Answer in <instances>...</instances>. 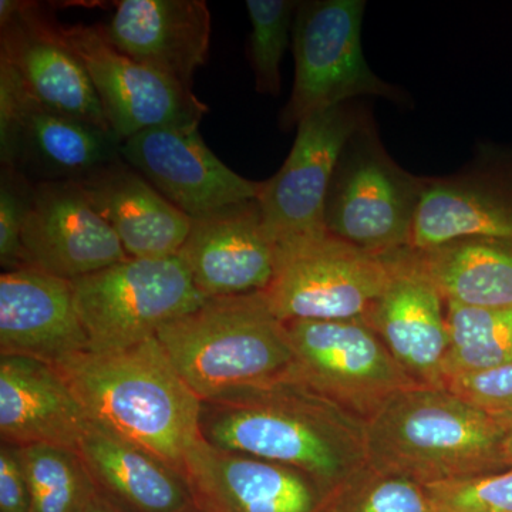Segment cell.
<instances>
[{
  "mask_svg": "<svg viewBox=\"0 0 512 512\" xmlns=\"http://www.w3.org/2000/svg\"><path fill=\"white\" fill-rule=\"evenodd\" d=\"M211 446L298 468L335 490L367 466L366 421L291 375L202 402Z\"/></svg>",
  "mask_w": 512,
  "mask_h": 512,
  "instance_id": "1",
  "label": "cell"
},
{
  "mask_svg": "<svg viewBox=\"0 0 512 512\" xmlns=\"http://www.w3.org/2000/svg\"><path fill=\"white\" fill-rule=\"evenodd\" d=\"M53 366L90 421L183 471L201 437L202 402L157 338L116 352L87 350Z\"/></svg>",
  "mask_w": 512,
  "mask_h": 512,
  "instance_id": "2",
  "label": "cell"
},
{
  "mask_svg": "<svg viewBox=\"0 0 512 512\" xmlns=\"http://www.w3.org/2000/svg\"><path fill=\"white\" fill-rule=\"evenodd\" d=\"M505 429L504 416L447 387H410L367 421V466L423 487L501 473Z\"/></svg>",
  "mask_w": 512,
  "mask_h": 512,
  "instance_id": "3",
  "label": "cell"
},
{
  "mask_svg": "<svg viewBox=\"0 0 512 512\" xmlns=\"http://www.w3.org/2000/svg\"><path fill=\"white\" fill-rule=\"evenodd\" d=\"M156 338L201 402L274 382L293 370L288 328L264 292L207 299L163 326Z\"/></svg>",
  "mask_w": 512,
  "mask_h": 512,
  "instance_id": "4",
  "label": "cell"
},
{
  "mask_svg": "<svg viewBox=\"0 0 512 512\" xmlns=\"http://www.w3.org/2000/svg\"><path fill=\"white\" fill-rule=\"evenodd\" d=\"M424 177L410 174L387 153L369 117L340 154L325 204L333 237L377 256L409 248Z\"/></svg>",
  "mask_w": 512,
  "mask_h": 512,
  "instance_id": "5",
  "label": "cell"
},
{
  "mask_svg": "<svg viewBox=\"0 0 512 512\" xmlns=\"http://www.w3.org/2000/svg\"><path fill=\"white\" fill-rule=\"evenodd\" d=\"M89 352H116L156 338L158 330L207 301L180 256L128 258L72 281Z\"/></svg>",
  "mask_w": 512,
  "mask_h": 512,
  "instance_id": "6",
  "label": "cell"
},
{
  "mask_svg": "<svg viewBox=\"0 0 512 512\" xmlns=\"http://www.w3.org/2000/svg\"><path fill=\"white\" fill-rule=\"evenodd\" d=\"M365 9L363 0L299 3L292 37L295 82L279 117L282 130L359 97H382L394 103L406 100L366 62L362 46Z\"/></svg>",
  "mask_w": 512,
  "mask_h": 512,
  "instance_id": "7",
  "label": "cell"
},
{
  "mask_svg": "<svg viewBox=\"0 0 512 512\" xmlns=\"http://www.w3.org/2000/svg\"><path fill=\"white\" fill-rule=\"evenodd\" d=\"M285 323L291 376L366 423L397 393L420 386L365 319Z\"/></svg>",
  "mask_w": 512,
  "mask_h": 512,
  "instance_id": "8",
  "label": "cell"
},
{
  "mask_svg": "<svg viewBox=\"0 0 512 512\" xmlns=\"http://www.w3.org/2000/svg\"><path fill=\"white\" fill-rule=\"evenodd\" d=\"M392 272L387 256L328 234L278 249L275 276L264 295L284 322L363 319Z\"/></svg>",
  "mask_w": 512,
  "mask_h": 512,
  "instance_id": "9",
  "label": "cell"
},
{
  "mask_svg": "<svg viewBox=\"0 0 512 512\" xmlns=\"http://www.w3.org/2000/svg\"><path fill=\"white\" fill-rule=\"evenodd\" d=\"M369 113L357 101L319 111L298 126L281 170L264 181L258 202L276 249L328 235L325 204L340 154Z\"/></svg>",
  "mask_w": 512,
  "mask_h": 512,
  "instance_id": "10",
  "label": "cell"
},
{
  "mask_svg": "<svg viewBox=\"0 0 512 512\" xmlns=\"http://www.w3.org/2000/svg\"><path fill=\"white\" fill-rule=\"evenodd\" d=\"M101 128L37 103L0 66V160L33 183L79 181L121 158Z\"/></svg>",
  "mask_w": 512,
  "mask_h": 512,
  "instance_id": "11",
  "label": "cell"
},
{
  "mask_svg": "<svg viewBox=\"0 0 512 512\" xmlns=\"http://www.w3.org/2000/svg\"><path fill=\"white\" fill-rule=\"evenodd\" d=\"M0 66L37 103L113 134L89 73L39 3L0 0Z\"/></svg>",
  "mask_w": 512,
  "mask_h": 512,
  "instance_id": "12",
  "label": "cell"
},
{
  "mask_svg": "<svg viewBox=\"0 0 512 512\" xmlns=\"http://www.w3.org/2000/svg\"><path fill=\"white\" fill-rule=\"evenodd\" d=\"M63 42L89 73L120 143L147 128L201 123L208 113L192 90L137 63L110 45L99 26L60 25Z\"/></svg>",
  "mask_w": 512,
  "mask_h": 512,
  "instance_id": "13",
  "label": "cell"
},
{
  "mask_svg": "<svg viewBox=\"0 0 512 512\" xmlns=\"http://www.w3.org/2000/svg\"><path fill=\"white\" fill-rule=\"evenodd\" d=\"M200 123L147 128L121 143V158L190 218L258 200L264 181L235 173L205 144Z\"/></svg>",
  "mask_w": 512,
  "mask_h": 512,
  "instance_id": "14",
  "label": "cell"
},
{
  "mask_svg": "<svg viewBox=\"0 0 512 512\" xmlns=\"http://www.w3.org/2000/svg\"><path fill=\"white\" fill-rule=\"evenodd\" d=\"M185 477L202 512H330L332 488L298 468L231 453L200 440Z\"/></svg>",
  "mask_w": 512,
  "mask_h": 512,
  "instance_id": "15",
  "label": "cell"
},
{
  "mask_svg": "<svg viewBox=\"0 0 512 512\" xmlns=\"http://www.w3.org/2000/svg\"><path fill=\"white\" fill-rule=\"evenodd\" d=\"M22 245L25 266L67 281L130 258L77 181L35 185Z\"/></svg>",
  "mask_w": 512,
  "mask_h": 512,
  "instance_id": "16",
  "label": "cell"
},
{
  "mask_svg": "<svg viewBox=\"0 0 512 512\" xmlns=\"http://www.w3.org/2000/svg\"><path fill=\"white\" fill-rule=\"evenodd\" d=\"M474 237L512 241V154L484 151L456 174L424 177L409 248Z\"/></svg>",
  "mask_w": 512,
  "mask_h": 512,
  "instance_id": "17",
  "label": "cell"
},
{
  "mask_svg": "<svg viewBox=\"0 0 512 512\" xmlns=\"http://www.w3.org/2000/svg\"><path fill=\"white\" fill-rule=\"evenodd\" d=\"M178 256L205 298H227L266 291L275 276L278 249L258 200H251L192 218Z\"/></svg>",
  "mask_w": 512,
  "mask_h": 512,
  "instance_id": "18",
  "label": "cell"
},
{
  "mask_svg": "<svg viewBox=\"0 0 512 512\" xmlns=\"http://www.w3.org/2000/svg\"><path fill=\"white\" fill-rule=\"evenodd\" d=\"M392 278L372 306L365 322L420 386L446 387L448 352L446 301L412 259L407 248L387 255Z\"/></svg>",
  "mask_w": 512,
  "mask_h": 512,
  "instance_id": "19",
  "label": "cell"
},
{
  "mask_svg": "<svg viewBox=\"0 0 512 512\" xmlns=\"http://www.w3.org/2000/svg\"><path fill=\"white\" fill-rule=\"evenodd\" d=\"M101 35L119 52L191 90L211 46L204 0H120Z\"/></svg>",
  "mask_w": 512,
  "mask_h": 512,
  "instance_id": "20",
  "label": "cell"
},
{
  "mask_svg": "<svg viewBox=\"0 0 512 512\" xmlns=\"http://www.w3.org/2000/svg\"><path fill=\"white\" fill-rule=\"evenodd\" d=\"M89 350L72 281L33 268L0 275V355L57 365Z\"/></svg>",
  "mask_w": 512,
  "mask_h": 512,
  "instance_id": "21",
  "label": "cell"
},
{
  "mask_svg": "<svg viewBox=\"0 0 512 512\" xmlns=\"http://www.w3.org/2000/svg\"><path fill=\"white\" fill-rule=\"evenodd\" d=\"M90 420L50 363L0 355V437L13 447L49 444L77 450Z\"/></svg>",
  "mask_w": 512,
  "mask_h": 512,
  "instance_id": "22",
  "label": "cell"
},
{
  "mask_svg": "<svg viewBox=\"0 0 512 512\" xmlns=\"http://www.w3.org/2000/svg\"><path fill=\"white\" fill-rule=\"evenodd\" d=\"M77 183L114 229L130 258H171L183 248L192 218L174 207L123 158Z\"/></svg>",
  "mask_w": 512,
  "mask_h": 512,
  "instance_id": "23",
  "label": "cell"
},
{
  "mask_svg": "<svg viewBox=\"0 0 512 512\" xmlns=\"http://www.w3.org/2000/svg\"><path fill=\"white\" fill-rule=\"evenodd\" d=\"M97 490L128 512H188L194 495L183 471L90 421L79 447Z\"/></svg>",
  "mask_w": 512,
  "mask_h": 512,
  "instance_id": "24",
  "label": "cell"
},
{
  "mask_svg": "<svg viewBox=\"0 0 512 512\" xmlns=\"http://www.w3.org/2000/svg\"><path fill=\"white\" fill-rule=\"evenodd\" d=\"M444 301L471 308H512V241L461 238L429 249L407 248Z\"/></svg>",
  "mask_w": 512,
  "mask_h": 512,
  "instance_id": "25",
  "label": "cell"
},
{
  "mask_svg": "<svg viewBox=\"0 0 512 512\" xmlns=\"http://www.w3.org/2000/svg\"><path fill=\"white\" fill-rule=\"evenodd\" d=\"M448 352L444 383L512 363V308H471L446 302Z\"/></svg>",
  "mask_w": 512,
  "mask_h": 512,
  "instance_id": "26",
  "label": "cell"
},
{
  "mask_svg": "<svg viewBox=\"0 0 512 512\" xmlns=\"http://www.w3.org/2000/svg\"><path fill=\"white\" fill-rule=\"evenodd\" d=\"M28 478L29 512H84L97 493L86 464L73 448L16 447Z\"/></svg>",
  "mask_w": 512,
  "mask_h": 512,
  "instance_id": "27",
  "label": "cell"
},
{
  "mask_svg": "<svg viewBox=\"0 0 512 512\" xmlns=\"http://www.w3.org/2000/svg\"><path fill=\"white\" fill-rule=\"evenodd\" d=\"M298 2L292 0H248L252 32L248 57L259 93L278 96L281 92V64L291 43Z\"/></svg>",
  "mask_w": 512,
  "mask_h": 512,
  "instance_id": "28",
  "label": "cell"
},
{
  "mask_svg": "<svg viewBox=\"0 0 512 512\" xmlns=\"http://www.w3.org/2000/svg\"><path fill=\"white\" fill-rule=\"evenodd\" d=\"M330 512H433L423 485L369 466L333 490Z\"/></svg>",
  "mask_w": 512,
  "mask_h": 512,
  "instance_id": "29",
  "label": "cell"
},
{
  "mask_svg": "<svg viewBox=\"0 0 512 512\" xmlns=\"http://www.w3.org/2000/svg\"><path fill=\"white\" fill-rule=\"evenodd\" d=\"M424 488L433 512H512V470Z\"/></svg>",
  "mask_w": 512,
  "mask_h": 512,
  "instance_id": "30",
  "label": "cell"
},
{
  "mask_svg": "<svg viewBox=\"0 0 512 512\" xmlns=\"http://www.w3.org/2000/svg\"><path fill=\"white\" fill-rule=\"evenodd\" d=\"M35 185L16 168L2 165L0 174V264L5 271L25 266L22 232Z\"/></svg>",
  "mask_w": 512,
  "mask_h": 512,
  "instance_id": "31",
  "label": "cell"
},
{
  "mask_svg": "<svg viewBox=\"0 0 512 512\" xmlns=\"http://www.w3.org/2000/svg\"><path fill=\"white\" fill-rule=\"evenodd\" d=\"M447 389L497 416H512V363L448 379Z\"/></svg>",
  "mask_w": 512,
  "mask_h": 512,
  "instance_id": "32",
  "label": "cell"
},
{
  "mask_svg": "<svg viewBox=\"0 0 512 512\" xmlns=\"http://www.w3.org/2000/svg\"><path fill=\"white\" fill-rule=\"evenodd\" d=\"M28 478L20 461L18 448L0 446V512H29Z\"/></svg>",
  "mask_w": 512,
  "mask_h": 512,
  "instance_id": "33",
  "label": "cell"
},
{
  "mask_svg": "<svg viewBox=\"0 0 512 512\" xmlns=\"http://www.w3.org/2000/svg\"><path fill=\"white\" fill-rule=\"evenodd\" d=\"M84 512H128L124 510L123 507H120L119 504L114 503L113 500H110L106 495L101 494L99 490H97L96 495L90 501V504L87 505L86 510Z\"/></svg>",
  "mask_w": 512,
  "mask_h": 512,
  "instance_id": "34",
  "label": "cell"
},
{
  "mask_svg": "<svg viewBox=\"0 0 512 512\" xmlns=\"http://www.w3.org/2000/svg\"><path fill=\"white\" fill-rule=\"evenodd\" d=\"M504 417L507 419V429H505L503 444L504 461L508 470H512V416Z\"/></svg>",
  "mask_w": 512,
  "mask_h": 512,
  "instance_id": "35",
  "label": "cell"
},
{
  "mask_svg": "<svg viewBox=\"0 0 512 512\" xmlns=\"http://www.w3.org/2000/svg\"><path fill=\"white\" fill-rule=\"evenodd\" d=\"M188 512H202L200 508L195 507L194 510L188 511Z\"/></svg>",
  "mask_w": 512,
  "mask_h": 512,
  "instance_id": "36",
  "label": "cell"
}]
</instances>
